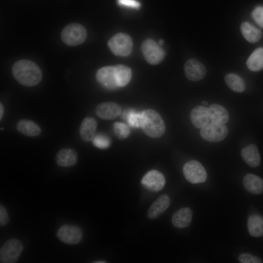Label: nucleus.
Instances as JSON below:
<instances>
[{"label": "nucleus", "instance_id": "nucleus-14", "mask_svg": "<svg viewBox=\"0 0 263 263\" xmlns=\"http://www.w3.org/2000/svg\"><path fill=\"white\" fill-rule=\"evenodd\" d=\"M170 199L167 194L161 195L150 206L148 213V217L155 219L162 214L169 207Z\"/></svg>", "mask_w": 263, "mask_h": 263}, {"label": "nucleus", "instance_id": "nucleus-28", "mask_svg": "<svg viewBox=\"0 0 263 263\" xmlns=\"http://www.w3.org/2000/svg\"><path fill=\"white\" fill-rule=\"evenodd\" d=\"M141 113L133 109L127 110L121 113V117L126 120L133 128H141Z\"/></svg>", "mask_w": 263, "mask_h": 263}, {"label": "nucleus", "instance_id": "nucleus-1", "mask_svg": "<svg viewBox=\"0 0 263 263\" xmlns=\"http://www.w3.org/2000/svg\"><path fill=\"white\" fill-rule=\"evenodd\" d=\"M15 78L21 85L32 87L38 84L42 76V71L34 62L26 59L19 60L12 67Z\"/></svg>", "mask_w": 263, "mask_h": 263}, {"label": "nucleus", "instance_id": "nucleus-16", "mask_svg": "<svg viewBox=\"0 0 263 263\" xmlns=\"http://www.w3.org/2000/svg\"><path fill=\"white\" fill-rule=\"evenodd\" d=\"M78 155L76 151L72 149H62L57 153L56 161L58 165L63 167H71L75 165L77 161Z\"/></svg>", "mask_w": 263, "mask_h": 263}, {"label": "nucleus", "instance_id": "nucleus-13", "mask_svg": "<svg viewBox=\"0 0 263 263\" xmlns=\"http://www.w3.org/2000/svg\"><path fill=\"white\" fill-rule=\"evenodd\" d=\"M186 77L191 81H198L206 75L207 71L204 65L195 59L188 60L184 65Z\"/></svg>", "mask_w": 263, "mask_h": 263}, {"label": "nucleus", "instance_id": "nucleus-31", "mask_svg": "<svg viewBox=\"0 0 263 263\" xmlns=\"http://www.w3.org/2000/svg\"><path fill=\"white\" fill-rule=\"evenodd\" d=\"M238 260L242 263H261L262 261L259 258L249 253H242L238 256Z\"/></svg>", "mask_w": 263, "mask_h": 263}, {"label": "nucleus", "instance_id": "nucleus-10", "mask_svg": "<svg viewBox=\"0 0 263 263\" xmlns=\"http://www.w3.org/2000/svg\"><path fill=\"white\" fill-rule=\"evenodd\" d=\"M96 78L100 84L108 90H114L119 88L114 66H105L98 69Z\"/></svg>", "mask_w": 263, "mask_h": 263}, {"label": "nucleus", "instance_id": "nucleus-21", "mask_svg": "<svg viewBox=\"0 0 263 263\" xmlns=\"http://www.w3.org/2000/svg\"><path fill=\"white\" fill-rule=\"evenodd\" d=\"M209 120L212 122L224 124L229 119V114L227 110L223 106L213 104L208 108Z\"/></svg>", "mask_w": 263, "mask_h": 263}, {"label": "nucleus", "instance_id": "nucleus-26", "mask_svg": "<svg viewBox=\"0 0 263 263\" xmlns=\"http://www.w3.org/2000/svg\"><path fill=\"white\" fill-rule=\"evenodd\" d=\"M117 85L119 88L126 86L131 81L132 76L131 69L124 65L118 64L114 66Z\"/></svg>", "mask_w": 263, "mask_h": 263}, {"label": "nucleus", "instance_id": "nucleus-18", "mask_svg": "<svg viewBox=\"0 0 263 263\" xmlns=\"http://www.w3.org/2000/svg\"><path fill=\"white\" fill-rule=\"evenodd\" d=\"M241 156L248 166L252 168L259 166L261 163V157L257 146L250 144L241 150Z\"/></svg>", "mask_w": 263, "mask_h": 263}, {"label": "nucleus", "instance_id": "nucleus-17", "mask_svg": "<svg viewBox=\"0 0 263 263\" xmlns=\"http://www.w3.org/2000/svg\"><path fill=\"white\" fill-rule=\"evenodd\" d=\"M190 118L192 124L196 128H203L209 122L208 108L203 106L194 107L190 112Z\"/></svg>", "mask_w": 263, "mask_h": 263}, {"label": "nucleus", "instance_id": "nucleus-8", "mask_svg": "<svg viewBox=\"0 0 263 263\" xmlns=\"http://www.w3.org/2000/svg\"><path fill=\"white\" fill-rule=\"evenodd\" d=\"M200 133L205 140L216 142L224 140L227 135L228 130L224 124L211 122L201 128Z\"/></svg>", "mask_w": 263, "mask_h": 263}, {"label": "nucleus", "instance_id": "nucleus-34", "mask_svg": "<svg viewBox=\"0 0 263 263\" xmlns=\"http://www.w3.org/2000/svg\"><path fill=\"white\" fill-rule=\"evenodd\" d=\"M9 221L7 212L5 207L2 205L0 206V225L3 226L6 225Z\"/></svg>", "mask_w": 263, "mask_h": 263}, {"label": "nucleus", "instance_id": "nucleus-12", "mask_svg": "<svg viewBox=\"0 0 263 263\" xmlns=\"http://www.w3.org/2000/svg\"><path fill=\"white\" fill-rule=\"evenodd\" d=\"M97 116L103 120H113L122 113L120 106L113 102H105L98 104L95 109Z\"/></svg>", "mask_w": 263, "mask_h": 263}, {"label": "nucleus", "instance_id": "nucleus-38", "mask_svg": "<svg viewBox=\"0 0 263 263\" xmlns=\"http://www.w3.org/2000/svg\"><path fill=\"white\" fill-rule=\"evenodd\" d=\"M202 103H203V104H204V105H207V104H208V103L206 101H203L202 102Z\"/></svg>", "mask_w": 263, "mask_h": 263}, {"label": "nucleus", "instance_id": "nucleus-3", "mask_svg": "<svg viewBox=\"0 0 263 263\" xmlns=\"http://www.w3.org/2000/svg\"><path fill=\"white\" fill-rule=\"evenodd\" d=\"M87 37L85 28L79 23H73L66 25L61 33V38L66 45L76 46L84 42Z\"/></svg>", "mask_w": 263, "mask_h": 263}, {"label": "nucleus", "instance_id": "nucleus-37", "mask_svg": "<svg viewBox=\"0 0 263 263\" xmlns=\"http://www.w3.org/2000/svg\"><path fill=\"white\" fill-rule=\"evenodd\" d=\"M94 263H107V262H105L104 261H98L94 262Z\"/></svg>", "mask_w": 263, "mask_h": 263}, {"label": "nucleus", "instance_id": "nucleus-5", "mask_svg": "<svg viewBox=\"0 0 263 263\" xmlns=\"http://www.w3.org/2000/svg\"><path fill=\"white\" fill-rule=\"evenodd\" d=\"M141 51L145 60L151 65L161 63L165 56V52L155 40L148 38L141 45Z\"/></svg>", "mask_w": 263, "mask_h": 263}, {"label": "nucleus", "instance_id": "nucleus-9", "mask_svg": "<svg viewBox=\"0 0 263 263\" xmlns=\"http://www.w3.org/2000/svg\"><path fill=\"white\" fill-rule=\"evenodd\" d=\"M56 236L62 242L69 244H78L82 239V232L78 226L64 225L57 231Z\"/></svg>", "mask_w": 263, "mask_h": 263}, {"label": "nucleus", "instance_id": "nucleus-2", "mask_svg": "<svg viewBox=\"0 0 263 263\" xmlns=\"http://www.w3.org/2000/svg\"><path fill=\"white\" fill-rule=\"evenodd\" d=\"M141 128L148 136L157 138L165 133L166 126L161 116L153 109H146L141 113Z\"/></svg>", "mask_w": 263, "mask_h": 263}, {"label": "nucleus", "instance_id": "nucleus-33", "mask_svg": "<svg viewBox=\"0 0 263 263\" xmlns=\"http://www.w3.org/2000/svg\"><path fill=\"white\" fill-rule=\"evenodd\" d=\"M119 6L133 9H139L140 3L136 0H117Z\"/></svg>", "mask_w": 263, "mask_h": 263}, {"label": "nucleus", "instance_id": "nucleus-19", "mask_svg": "<svg viewBox=\"0 0 263 263\" xmlns=\"http://www.w3.org/2000/svg\"><path fill=\"white\" fill-rule=\"evenodd\" d=\"M192 217L191 209L189 207H183L173 214L171 218L172 223L176 227L184 228L190 225Z\"/></svg>", "mask_w": 263, "mask_h": 263}, {"label": "nucleus", "instance_id": "nucleus-11", "mask_svg": "<svg viewBox=\"0 0 263 263\" xmlns=\"http://www.w3.org/2000/svg\"><path fill=\"white\" fill-rule=\"evenodd\" d=\"M166 180L163 174L157 170L148 171L142 178L141 184L148 189L157 192L162 189Z\"/></svg>", "mask_w": 263, "mask_h": 263}, {"label": "nucleus", "instance_id": "nucleus-7", "mask_svg": "<svg viewBox=\"0 0 263 263\" xmlns=\"http://www.w3.org/2000/svg\"><path fill=\"white\" fill-rule=\"evenodd\" d=\"M183 171L186 180L192 184L204 183L207 178L205 168L196 160H190L185 163Z\"/></svg>", "mask_w": 263, "mask_h": 263}, {"label": "nucleus", "instance_id": "nucleus-30", "mask_svg": "<svg viewBox=\"0 0 263 263\" xmlns=\"http://www.w3.org/2000/svg\"><path fill=\"white\" fill-rule=\"evenodd\" d=\"M92 142L95 147L102 149L108 148L111 143L108 136L101 134H95Z\"/></svg>", "mask_w": 263, "mask_h": 263}, {"label": "nucleus", "instance_id": "nucleus-39", "mask_svg": "<svg viewBox=\"0 0 263 263\" xmlns=\"http://www.w3.org/2000/svg\"><path fill=\"white\" fill-rule=\"evenodd\" d=\"M0 130H3V128H1Z\"/></svg>", "mask_w": 263, "mask_h": 263}, {"label": "nucleus", "instance_id": "nucleus-15", "mask_svg": "<svg viewBox=\"0 0 263 263\" xmlns=\"http://www.w3.org/2000/svg\"><path fill=\"white\" fill-rule=\"evenodd\" d=\"M97 123L93 117L85 118L80 125L79 133L81 138L85 142L92 141L95 135Z\"/></svg>", "mask_w": 263, "mask_h": 263}, {"label": "nucleus", "instance_id": "nucleus-23", "mask_svg": "<svg viewBox=\"0 0 263 263\" xmlns=\"http://www.w3.org/2000/svg\"><path fill=\"white\" fill-rule=\"evenodd\" d=\"M247 228L249 234L254 237L263 236V218L258 214L250 215L247 220Z\"/></svg>", "mask_w": 263, "mask_h": 263}, {"label": "nucleus", "instance_id": "nucleus-6", "mask_svg": "<svg viewBox=\"0 0 263 263\" xmlns=\"http://www.w3.org/2000/svg\"><path fill=\"white\" fill-rule=\"evenodd\" d=\"M23 247L21 242L17 239L7 241L0 249L1 263H14L20 257Z\"/></svg>", "mask_w": 263, "mask_h": 263}, {"label": "nucleus", "instance_id": "nucleus-20", "mask_svg": "<svg viewBox=\"0 0 263 263\" xmlns=\"http://www.w3.org/2000/svg\"><path fill=\"white\" fill-rule=\"evenodd\" d=\"M243 185L245 189L254 194L263 192V180L257 175L248 173L243 178Z\"/></svg>", "mask_w": 263, "mask_h": 263}, {"label": "nucleus", "instance_id": "nucleus-25", "mask_svg": "<svg viewBox=\"0 0 263 263\" xmlns=\"http://www.w3.org/2000/svg\"><path fill=\"white\" fill-rule=\"evenodd\" d=\"M240 29L243 37L249 42H256L261 38V31L247 22H243Z\"/></svg>", "mask_w": 263, "mask_h": 263}, {"label": "nucleus", "instance_id": "nucleus-35", "mask_svg": "<svg viewBox=\"0 0 263 263\" xmlns=\"http://www.w3.org/2000/svg\"><path fill=\"white\" fill-rule=\"evenodd\" d=\"M4 113V108L1 103L0 104V119L1 120Z\"/></svg>", "mask_w": 263, "mask_h": 263}, {"label": "nucleus", "instance_id": "nucleus-24", "mask_svg": "<svg viewBox=\"0 0 263 263\" xmlns=\"http://www.w3.org/2000/svg\"><path fill=\"white\" fill-rule=\"evenodd\" d=\"M246 66L252 71H259L263 69V48L255 49L249 56Z\"/></svg>", "mask_w": 263, "mask_h": 263}, {"label": "nucleus", "instance_id": "nucleus-32", "mask_svg": "<svg viewBox=\"0 0 263 263\" xmlns=\"http://www.w3.org/2000/svg\"><path fill=\"white\" fill-rule=\"evenodd\" d=\"M252 17L255 21L263 28V6L256 7L252 12Z\"/></svg>", "mask_w": 263, "mask_h": 263}, {"label": "nucleus", "instance_id": "nucleus-36", "mask_svg": "<svg viewBox=\"0 0 263 263\" xmlns=\"http://www.w3.org/2000/svg\"><path fill=\"white\" fill-rule=\"evenodd\" d=\"M164 44V40L163 39H160L159 41V44L162 45Z\"/></svg>", "mask_w": 263, "mask_h": 263}, {"label": "nucleus", "instance_id": "nucleus-27", "mask_svg": "<svg viewBox=\"0 0 263 263\" xmlns=\"http://www.w3.org/2000/svg\"><path fill=\"white\" fill-rule=\"evenodd\" d=\"M225 80L228 87L236 92L241 93L245 90L244 82L237 75L228 74L225 75Z\"/></svg>", "mask_w": 263, "mask_h": 263}, {"label": "nucleus", "instance_id": "nucleus-4", "mask_svg": "<svg viewBox=\"0 0 263 263\" xmlns=\"http://www.w3.org/2000/svg\"><path fill=\"white\" fill-rule=\"evenodd\" d=\"M108 45L110 50L115 56H126L132 52L133 42L129 35L119 33L109 39Z\"/></svg>", "mask_w": 263, "mask_h": 263}, {"label": "nucleus", "instance_id": "nucleus-29", "mask_svg": "<svg viewBox=\"0 0 263 263\" xmlns=\"http://www.w3.org/2000/svg\"><path fill=\"white\" fill-rule=\"evenodd\" d=\"M113 129L114 134L119 139L127 138L131 133L130 130L127 125L122 122H115Z\"/></svg>", "mask_w": 263, "mask_h": 263}, {"label": "nucleus", "instance_id": "nucleus-22", "mask_svg": "<svg viewBox=\"0 0 263 263\" xmlns=\"http://www.w3.org/2000/svg\"><path fill=\"white\" fill-rule=\"evenodd\" d=\"M17 130L27 136H36L41 132L39 126L35 122L28 119H21L17 124Z\"/></svg>", "mask_w": 263, "mask_h": 263}]
</instances>
